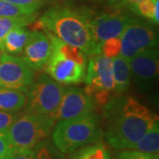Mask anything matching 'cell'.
<instances>
[{"label":"cell","instance_id":"cell-1","mask_svg":"<svg viewBox=\"0 0 159 159\" xmlns=\"http://www.w3.org/2000/svg\"><path fill=\"white\" fill-rule=\"evenodd\" d=\"M105 130L102 137L116 149H130L155 123L158 116L129 96L110 98L103 105Z\"/></svg>","mask_w":159,"mask_h":159},{"label":"cell","instance_id":"cell-27","mask_svg":"<svg viewBox=\"0 0 159 159\" xmlns=\"http://www.w3.org/2000/svg\"><path fill=\"white\" fill-rule=\"evenodd\" d=\"M19 114L17 112H10L0 110V133H5L8 131L11 124L17 119Z\"/></svg>","mask_w":159,"mask_h":159},{"label":"cell","instance_id":"cell-14","mask_svg":"<svg viewBox=\"0 0 159 159\" xmlns=\"http://www.w3.org/2000/svg\"><path fill=\"white\" fill-rule=\"evenodd\" d=\"M46 34L51 40L52 52L65 57L66 59L78 63L80 65L87 66L88 65V55L82 50L76 46L69 44L67 43L60 40L55 34L45 30Z\"/></svg>","mask_w":159,"mask_h":159},{"label":"cell","instance_id":"cell-26","mask_svg":"<svg viewBox=\"0 0 159 159\" xmlns=\"http://www.w3.org/2000/svg\"><path fill=\"white\" fill-rule=\"evenodd\" d=\"M6 159H34V149L11 147Z\"/></svg>","mask_w":159,"mask_h":159},{"label":"cell","instance_id":"cell-31","mask_svg":"<svg viewBox=\"0 0 159 159\" xmlns=\"http://www.w3.org/2000/svg\"><path fill=\"white\" fill-rule=\"evenodd\" d=\"M118 3H119L120 5L122 6H125V7L128 6L131 4H134V3H136V2H140V1H142V0H116Z\"/></svg>","mask_w":159,"mask_h":159},{"label":"cell","instance_id":"cell-21","mask_svg":"<svg viewBox=\"0 0 159 159\" xmlns=\"http://www.w3.org/2000/svg\"><path fill=\"white\" fill-rule=\"evenodd\" d=\"M33 149L34 159H66V154L59 151L50 139L39 142Z\"/></svg>","mask_w":159,"mask_h":159},{"label":"cell","instance_id":"cell-24","mask_svg":"<svg viewBox=\"0 0 159 159\" xmlns=\"http://www.w3.org/2000/svg\"><path fill=\"white\" fill-rule=\"evenodd\" d=\"M121 40L120 37H113L105 40L100 45V54L104 57L113 59L120 55Z\"/></svg>","mask_w":159,"mask_h":159},{"label":"cell","instance_id":"cell-6","mask_svg":"<svg viewBox=\"0 0 159 159\" xmlns=\"http://www.w3.org/2000/svg\"><path fill=\"white\" fill-rule=\"evenodd\" d=\"M84 91L96 103L104 105L114 92L112 59L101 54L91 56L87 65Z\"/></svg>","mask_w":159,"mask_h":159},{"label":"cell","instance_id":"cell-29","mask_svg":"<svg viewBox=\"0 0 159 159\" xmlns=\"http://www.w3.org/2000/svg\"><path fill=\"white\" fill-rule=\"evenodd\" d=\"M11 145L5 133H0V159H6Z\"/></svg>","mask_w":159,"mask_h":159},{"label":"cell","instance_id":"cell-30","mask_svg":"<svg viewBox=\"0 0 159 159\" xmlns=\"http://www.w3.org/2000/svg\"><path fill=\"white\" fill-rule=\"evenodd\" d=\"M158 9H159V1L157 0L155 6V11H154V23L158 24L159 16H158Z\"/></svg>","mask_w":159,"mask_h":159},{"label":"cell","instance_id":"cell-10","mask_svg":"<svg viewBox=\"0 0 159 159\" xmlns=\"http://www.w3.org/2000/svg\"><path fill=\"white\" fill-rule=\"evenodd\" d=\"M96 102L84 89L67 87L64 89L60 103L52 118L56 122L74 119L94 112Z\"/></svg>","mask_w":159,"mask_h":159},{"label":"cell","instance_id":"cell-9","mask_svg":"<svg viewBox=\"0 0 159 159\" xmlns=\"http://www.w3.org/2000/svg\"><path fill=\"white\" fill-rule=\"evenodd\" d=\"M34 80L33 70L21 58L3 53L0 57V88L26 91Z\"/></svg>","mask_w":159,"mask_h":159},{"label":"cell","instance_id":"cell-4","mask_svg":"<svg viewBox=\"0 0 159 159\" xmlns=\"http://www.w3.org/2000/svg\"><path fill=\"white\" fill-rule=\"evenodd\" d=\"M55 124L51 117L25 111L18 115L6 135L11 147L32 148L51 137Z\"/></svg>","mask_w":159,"mask_h":159},{"label":"cell","instance_id":"cell-8","mask_svg":"<svg viewBox=\"0 0 159 159\" xmlns=\"http://www.w3.org/2000/svg\"><path fill=\"white\" fill-rule=\"evenodd\" d=\"M158 51L152 48L136 55L128 61L130 80L141 93L148 91L158 75Z\"/></svg>","mask_w":159,"mask_h":159},{"label":"cell","instance_id":"cell-3","mask_svg":"<svg viewBox=\"0 0 159 159\" xmlns=\"http://www.w3.org/2000/svg\"><path fill=\"white\" fill-rule=\"evenodd\" d=\"M51 137L55 147L66 155L86 145L100 142L102 138L100 118L91 112L74 119L58 120Z\"/></svg>","mask_w":159,"mask_h":159},{"label":"cell","instance_id":"cell-20","mask_svg":"<svg viewBox=\"0 0 159 159\" xmlns=\"http://www.w3.org/2000/svg\"><path fill=\"white\" fill-rule=\"evenodd\" d=\"M36 19V13L29 15L17 16V17H1L0 18V44L5 36L11 29L18 27H27L34 22Z\"/></svg>","mask_w":159,"mask_h":159},{"label":"cell","instance_id":"cell-25","mask_svg":"<svg viewBox=\"0 0 159 159\" xmlns=\"http://www.w3.org/2000/svg\"><path fill=\"white\" fill-rule=\"evenodd\" d=\"M115 159H158V154L146 153L135 149H122Z\"/></svg>","mask_w":159,"mask_h":159},{"label":"cell","instance_id":"cell-11","mask_svg":"<svg viewBox=\"0 0 159 159\" xmlns=\"http://www.w3.org/2000/svg\"><path fill=\"white\" fill-rule=\"evenodd\" d=\"M44 69L47 75L64 85H76L85 81L87 66L54 52H51Z\"/></svg>","mask_w":159,"mask_h":159},{"label":"cell","instance_id":"cell-16","mask_svg":"<svg viewBox=\"0 0 159 159\" xmlns=\"http://www.w3.org/2000/svg\"><path fill=\"white\" fill-rule=\"evenodd\" d=\"M27 103V96L24 91L0 88V110L10 112L21 111Z\"/></svg>","mask_w":159,"mask_h":159},{"label":"cell","instance_id":"cell-17","mask_svg":"<svg viewBox=\"0 0 159 159\" xmlns=\"http://www.w3.org/2000/svg\"><path fill=\"white\" fill-rule=\"evenodd\" d=\"M112 74H113L114 92L117 94L124 93L130 85V69L128 61L120 55L112 59Z\"/></svg>","mask_w":159,"mask_h":159},{"label":"cell","instance_id":"cell-32","mask_svg":"<svg viewBox=\"0 0 159 159\" xmlns=\"http://www.w3.org/2000/svg\"><path fill=\"white\" fill-rule=\"evenodd\" d=\"M1 55H2V51H1V49H0V57H1Z\"/></svg>","mask_w":159,"mask_h":159},{"label":"cell","instance_id":"cell-28","mask_svg":"<svg viewBox=\"0 0 159 159\" xmlns=\"http://www.w3.org/2000/svg\"><path fill=\"white\" fill-rule=\"evenodd\" d=\"M6 1L11 2L14 5H17L24 8L29 9L33 11H37L44 3V0H6Z\"/></svg>","mask_w":159,"mask_h":159},{"label":"cell","instance_id":"cell-2","mask_svg":"<svg viewBox=\"0 0 159 159\" xmlns=\"http://www.w3.org/2000/svg\"><path fill=\"white\" fill-rule=\"evenodd\" d=\"M36 25L64 42L80 48L89 57L100 54L88 14L68 7L56 6L46 11Z\"/></svg>","mask_w":159,"mask_h":159},{"label":"cell","instance_id":"cell-23","mask_svg":"<svg viewBox=\"0 0 159 159\" xmlns=\"http://www.w3.org/2000/svg\"><path fill=\"white\" fill-rule=\"evenodd\" d=\"M35 11L14 5L6 0H0V18L1 17H17L34 13Z\"/></svg>","mask_w":159,"mask_h":159},{"label":"cell","instance_id":"cell-5","mask_svg":"<svg viewBox=\"0 0 159 159\" xmlns=\"http://www.w3.org/2000/svg\"><path fill=\"white\" fill-rule=\"evenodd\" d=\"M64 89L63 84L47 74H41L26 91L25 111L52 118L60 103Z\"/></svg>","mask_w":159,"mask_h":159},{"label":"cell","instance_id":"cell-7","mask_svg":"<svg viewBox=\"0 0 159 159\" xmlns=\"http://www.w3.org/2000/svg\"><path fill=\"white\" fill-rule=\"evenodd\" d=\"M120 56L129 61L143 51L157 48L158 38L153 26L133 18L120 36Z\"/></svg>","mask_w":159,"mask_h":159},{"label":"cell","instance_id":"cell-22","mask_svg":"<svg viewBox=\"0 0 159 159\" xmlns=\"http://www.w3.org/2000/svg\"><path fill=\"white\" fill-rule=\"evenodd\" d=\"M157 1V0H142L140 2L131 4L126 6V8L137 15L152 20L154 22V11Z\"/></svg>","mask_w":159,"mask_h":159},{"label":"cell","instance_id":"cell-13","mask_svg":"<svg viewBox=\"0 0 159 159\" xmlns=\"http://www.w3.org/2000/svg\"><path fill=\"white\" fill-rule=\"evenodd\" d=\"M133 18L122 13H104L97 17H89L91 29L97 46L99 47L105 40L113 37H120L125 27Z\"/></svg>","mask_w":159,"mask_h":159},{"label":"cell","instance_id":"cell-19","mask_svg":"<svg viewBox=\"0 0 159 159\" xmlns=\"http://www.w3.org/2000/svg\"><path fill=\"white\" fill-rule=\"evenodd\" d=\"M142 152L158 154L159 150V124L155 123L153 126L130 148Z\"/></svg>","mask_w":159,"mask_h":159},{"label":"cell","instance_id":"cell-18","mask_svg":"<svg viewBox=\"0 0 159 159\" xmlns=\"http://www.w3.org/2000/svg\"><path fill=\"white\" fill-rule=\"evenodd\" d=\"M67 155L66 159H111L109 150L101 142L83 146Z\"/></svg>","mask_w":159,"mask_h":159},{"label":"cell","instance_id":"cell-12","mask_svg":"<svg viewBox=\"0 0 159 159\" xmlns=\"http://www.w3.org/2000/svg\"><path fill=\"white\" fill-rule=\"evenodd\" d=\"M52 52L51 40L47 34L34 30L30 33L22 51L21 59L33 71L44 68Z\"/></svg>","mask_w":159,"mask_h":159},{"label":"cell","instance_id":"cell-15","mask_svg":"<svg viewBox=\"0 0 159 159\" xmlns=\"http://www.w3.org/2000/svg\"><path fill=\"white\" fill-rule=\"evenodd\" d=\"M30 33L31 32L26 29V27H18L11 29L0 44L1 51L12 56L21 54Z\"/></svg>","mask_w":159,"mask_h":159}]
</instances>
